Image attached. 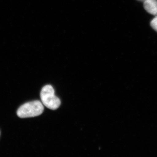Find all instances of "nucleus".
Returning a JSON list of instances; mask_svg holds the SVG:
<instances>
[{"mask_svg":"<svg viewBox=\"0 0 157 157\" xmlns=\"http://www.w3.org/2000/svg\"><path fill=\"white\" fill-rule=\"evenodd\" d=\"M44 110V107L39 101L28 102L23 104L17 109V114L21 118L35 117L41 115Z\"/></svg>","mask_w":157,"mask_h":157,"instance_id":"nucleus-1","label":"nucleus"},{"mask_svg":"<svg viewBox=\"0 0 157 157\" xmlns=\"http://www.w3.org/2000/svg\"><path fill=\"white\" fill-rule=\"evenodd\" d=\"M40 97L42 104L49 109L55 110L60 105V100L55 95L54 90L50 85H47L42 88Z\"/></svg>","mask_w":157,"mask_h":157,"instance_id":"nucleus-2","label":"nucleus"},{"mask_svg":"<svg viewBox=\"0 0 157 157\" xmlns=\"http://www.w3.org/2000/svg\"><path fill=\"white\" fill-rule=\"evenodd\" d=\"M144 9L148 13L152 15H157V0H147L144 2Z\"/></svg>","mask_w":157,"mask_h":157,"instance_id":"nucleus-3","label":"nucleus"},{"mask_svg":"<svg viewBox=\"0 0 157 157\" xmlns=\"http://www.w3.org/2000/svg\"><path fill=\"white\" fill-rule=\"evenodd\" d=\"M151 26L155 31L157 32V15L152 20L151 22Z\"/></svg>","mask_w":157,"mask_h":157,"instance_id":"nucleus-4","label":"nucleus"},{"mask_svg":"<svg viewBox=\"0 0 157 157\" xmlns=\"http://www.w3.org/2000/svg\"><path fill=\"white\" fill-rule=\"evenodd\" d=\"M137 1H140V2H144L147 1V0H137Z\"/></svg>","mask_w":157,"mask_h":157,"instance_id":"nucleus-5","label":"nucleus"},{"mask_svg":"<svg viewBox=\"0 0 157 157\" xmlns=\"http://www.w3.org/2000/svg\"><path fill=\"white\" fill-rule=\"evenodd\" d=\"M0 135H1V132H0Z\"/></svg>","mask_w":157,"mask_h":157,"instance_id":"nucleus-6","label":"nucleus"}]
</instances>
